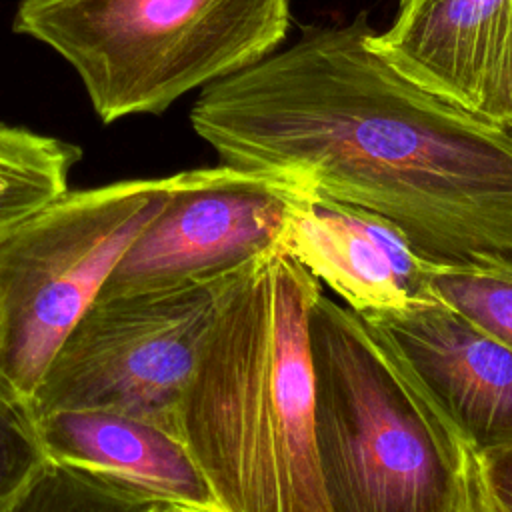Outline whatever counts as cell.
<instances>
[{
    "mask_svg": "<svg viewBox=\"0 0 512 512\" xmlns=\"http://www.w3.org/2000/svg\"><path fill=\"white\" fill-rule=\"evenodd\" d=\"M428 286L436 300L512 350V274L430 266Z\"/></svg>",
    "mask_w": 512,
    "mask_h": 512,
    "instance_id": "13",
    "label": "cell"
},
{
    "mask_svg": "<svg viewBox=\"0 0 512 512\" xmlns=\"http://www.w3.org/2000/svg\"><path fill=\"white\" fill-rule=\"evenodd\" d=\"M288 24L290 0H20L12 20L70 64L104 124L264 60Z\"/></svg>",
    "mask_w": 512,
    "mask_h": 512,
    "instance_id": "4",
    "label": "cell"
},
{
    "mask_svg": "<svg viewBox=\"0 0 512 512\" xmlns=\"http://www.w3.org/2000/svg\"><path fill=\"white\" fill-rule=\"evenodd\" d=\"M330 512H476L472 456L386 336L322 296L308 318Z\"/></svg>",
    "mask_w": 512,
    "mask_h": 512,
    "instance_id": "3",
    "label": "cell"
},
{
    "mask_svg": "<svg viewBox=\"0 0 512 512\" xmlns=\"http://www.w3.org/2000/svg\"><path fill=\"white\" fill-rule=\"evenodd\" d=\"M80 156L72 142L0 124V236L64 194Z\"/></svg>",
    "mask_w": 512,
    "mask_h": 512,
    "instance_id": "12",
    "label": "cell"
},
{
    "mask_svg": "<svg viewBox=\"0 0 512 512\" xmlns=\"http://www.w3.org/2000/svg\"><path fill=\"white\" fill-rule=\"evenodd\" d=\"M476 512H512V446L472 456Z\"/></svg>",
    "mask_w": 512,
    "mask_h": 512,
    "instance_id": "16",
    "label": "cell"
},
{
    "mask_svg": "<svg viewBox=\"0 0 512 512\" xmlns=\"http://www.w3.org/2000/svg\"><path fill=\"white\" fill-rule=\"evenodd\" d=\"M48 458L146 506L222 512L182 438L150 420L108 410L36 414Z\"/></svg>",
    "mask_w": 512,
    "mask_h": 512,
    "instance_id": "11",
    "label": "cell"
},
{
    "mask_svg": "<svg viewBox=\"0 0 512 512\" xmlns=\"http://www.w3.org/2000/svg\"><path fill=\"white\" fill-rule=\"evenodd\" d=\"M8 512H148V506L128 500L84 474L50 464Z\"/></svg>",
    "mask_w": 512,
    "mask_h": 512,
    "instance_id": "15",
    "label": "cell"
},
{
    "mask_svg": "<svg viewBox=\"0 0 512 512\" xmlns=\"http://www.w3.org/2000/svg\"><path fill=\"white\" fill-rule=\"evenodd\" d=\"M238 272L168 290L98 296L44 370L34 412H122L178 434L200 348Z\"/></svg>",
    "mask_w": 512,
    "mask_h": 512,
    "instance_id": "6",
    "label": "cell"
},
{
    "mask_svg": "<svg viewBox=\"0 0 512 512\" xmlns=\"http://www.w3.org/2000/svg\"><path fill=\"white\" fill-rule=\"evenodd\" d=\"M50 464L32 402L0 380V512L16 506Z\"/></svg>",
    "mask_w": 512,
    "mask_h": 512,
    "instance_id": "14",
    "label": "cell"
},
{
    "mask_svg": "<svg viewBox=\"0 0 512 512\" xmlns=\"http://www.w3.org/2000/svg\"><path fill=\"white\" fill-rule=\"evenodd\" d=\"M306 190L228 164L172 174L158 212L98 296L168 290L234 274L278 248Z\"/></svg>",
    "mask_w": 512,
    "mask_h": 512,
    "instance_id": "7",
    "label": "cell"
},
{
    "mask_svg": "<svg viewBox=\"0 0 512 512\" xmlns=\"http://www.w3.org/2000/svg\"><path fill=\"white\" fill-rule=\"evenodd\" d=\"M318 296V280L276 248L242 268L218 306L178 436L222 512H330L308 344Z\"/></svg>",
    "mask_w": 512,
    "mask_h": 512,
    "instance_id": "2",
    "label": "cell"
},
{
    "mask_svg": "<svg viewBox=\"0 0 512 512\" xmlns=\"http://www.w3.org/2000/svg\"><path fill=\"white\" fill-rule=\"evenodd\" d=\"M170 186L164 176L66 190L0 236V380L32 402L54 352Z\"/></svg>",
    "mask_w": 512,
    "mask_h": 512,
    "instance_id": "5",
    "label": "cell"
},
{
    "mask_svg": "<svg viewBox=\"0 0 512 512\" xmlns=\"http://www.w3.org/2000/svg\"><path fill=\"white\" fill-rule=\"evenodd\" d=\"M148 512H204V510L186 506V504H152L148 506Z\"/></svg>",
    "mask_w": 512,
    "mask_h": 512,
    "instance_id": "17",
    "label": "cell"
},
{
    "mask_svg": "<svg viewBox=\"0 0 512 512\" xmlns=\"http://www.w3.org/2000/svg\"><path fill=\"white\" fill-rule=\"evenodd\" d=\"M278 250L370 314L432 300L430 264L390 222L350 204L304 192Z\"/></svg>",
    "mask_w": 512,
    "mask_h": 512,
    "instance_id": "10",
    "label": "cell"
},
{
    "mask_svg": "<svg viewBox=\"0 0 512 512\" xmlns=\"http://www.w3.org/2000/svg\"><path fill=\"white\" fill-rule=\"evenodd\" d=\"M368 42L414 84L512 134V0H400Z\"/></svg>",
    "mask_w": 512,
    "mask_h": 512,
    "instance_id": "8",
    "label": "cell"
},
{
    "mask_svg": "<svg viewBox=\"0 0 512 512\" xmlns=\"http://www.w3.org/2000/svg\"><path fill=\"white\" fill-rule=\"evenodd\" d=\"M454 426L470 456L512 446V350L432 298L364 314Z\"/></svg>",
    "mask_w": 512,
    "mask_h": 512,
    "instance_id": "9",
    "label": "cell"
},
{
    "mask_svg": "<svg viewBox=\"0 0 512 512\" xmlns=\"http://www.w3.org/2000/svg\"><path fill=\"white\" fill-rule=\"evenodd\" d=\"M366 12L304 26L190 110L222 164L398 228L430 266L512 274V134L430 94L370 46Z\"/></svg>",
    "mask_w": 512,
    "mask_h": 512,
    "instance_id": "1",
    "label": "cell"
}]
</instances>
